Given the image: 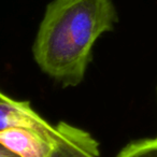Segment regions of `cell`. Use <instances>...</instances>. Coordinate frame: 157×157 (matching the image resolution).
Segmentation results:
<instances>
[{
  "instance_id": "1",
  "label": "cell",
  "mask_w": 157,
  "mask_h": 157,
  "mask_svg": "<svg viewBox=\"0 0 157 157\" xmlns=\"http://www.w3.org/2000/svg\"><path fill=\"white\" fill-rule=\"evenodd\" d=\"M116 22L112 0H53L33 43L36 63L63 86L78 85L85 76L95 42L113 30Z\"/></svg>"
},
{
  "instance_id": "2",
  "label": "cell",
  "mask_w": 157,
  "mask_h": 157,
  "mask_svg": "<svg viewBox=\"0 0 157 157\" xmlns=\"http://www.w3.org/2000/svg\"><path fill=\"white\" fill-rule=\"evenodd\" d=\"M11 128L33 129L51 140L57 135L56 126L41 117L28 101L15 100L0 92V131Z\"/></svg>"
},
{
  "instance_id": "3",
  "label": "cell",
  "mask_w": 157,
  "mask_h": 157,
  "mask_svg": "<svg viewBox=\"0 0 157 157\" xmlns=\"http://www.w3.org/2000/svg\"><path fill=\"white\" fill-rule=\"evenodd\" d=\"M51 157H100L99 143L86 130L60 122L56 125Z\"/></svg>"
},
{
  "instance_id": "4",
  "label": "cell",
  "mask_w": 157,
  "mask_h": 157,
  "mask_svg": "<svg viewBox=\"0 0 157 157\" xmlns=\"http://www.w3.org/2000/svg\"><path fill=\"white\" fill-rule=\"evenodd\" d=\"M54 142L28 128L0 131V144L17 157H51Z\"/></svg>"
},
{
  "instance_id": "5",
  "label": "cell",
  "mask_w": 157,
  "mask_h": 157,
  "mask_svg": "<svg viewBox=\"0 0 157 157\" xmlns=\"http://www.w3.org/2000/svg\"><path fill=\"white\" fill-rule=\"evenodd\" d=\"M116 157H157V137L131 142Z\"/></svg>"
},
{
  "instance_id": "6",
  "label": "cell",
  "mask_w": 157,
  "mask_h": 157,
  "mask_svg": "<svg viewBox=\"0 0 157 157\" xmlns=\"http://www.w3.org/2000/svg\"><path fill=\"white\" fill-rule=\"evenodd\" d=\"M0 157H17L0 144Z\"/></svg>"
}]
</instances>
